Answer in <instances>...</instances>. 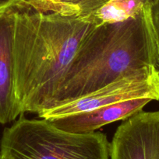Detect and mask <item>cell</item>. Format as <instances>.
I'll use <instances>...</instances> for the list:
<instances>
[{
  "instance_id": "cell-1",
  "label": "cell",
  "mask_w": 159,
  "mask_h": 159,
  "mask_svg": "<svg viewBox=\"0 0 159 159\" xmlns=\"http://www.w3.org/2000/svg\"><path fill=\"white\" fill-rule=\"evenodd\" d=\"M14 79L25 113L49 108L64 75L95 25L87 18L45 12L26 0H16Z\"/></svg>"
},
{
  "instance_id": "cell-2",
  "label": "cell",
  "mask_w": 159,
  "mask_h": 159,
  "mask_svg": "<svg viewBox=\"0 0 159 159\" xmlns=\"http://www.w3.org/2000/svg\"><path fill=\"white\" fill-rule=\"evenodd\" d=\"M156 61L157 43L147 3L133 18L95 26L90 31L61 80L49 108L89 94L127 75L156 68Z\"/></svg>"
},
{
  "instance_id": "cell-3",
  "label": "cell",
  "mask_w": 159,
  "mask_h": 159,
  "mask_svg": "<svg viewBox=\"0 0 159 159\" xmlns=\"http://www.w3.org/2000/svg\"><path fill=\"white\" fill-rule=\"evenodd\" d=\"M0 153L11 159H110V143L101 132L71 133L48 120L21 116L3 131Z\"/></svg>"
},
{
  "instance_id": "cell-4",
  "label": "cell",
  "mask_w": 159,
  "mask_h": 159,
  "mask_svg": "<svg viewBox=\"0 0 159 159\" xmlns=\"http://www.w3.org/2000/svg\"><path fill=\"white\" fill-rule=\"evenodd\" d=\"M135 98L159 101V74L156 68L142 70L120 78L89 94L37 113L45 120L70 116Z\"/></svg>"
},
{
  "instance_id": "cell-5",
  "label": "cell",
  "mask_w": 159,
  "mask_h": 159,
  "mask_svg": "<svg viewBox=\"0 0 159 159\" xmlns=\"http://www.w3.org/2000/svg\"><path fill=\"white\" fill-rule=\"evenodd\" d=\"M110 159H159V110H142L118 126Z\"/></svg>"
},
{
  "instance_id": "cell-6",
  "label": "cell",
  "mask_w": 159,
  "mask_h": 159,
  "mask_svg": "<svg viewBox=\"0 0 159 159\" xmlns=\"http://www.w3.org/2000/svg\"><path fill=\"white\" fill-rule=\"evenodd\" d=\"M16 1V0H15ZM14 2L0 11V124L12 122L22 116L14 79Z\"/></svg>"
},
{
  "instance_id": "cell-7",
  "label": "cell",
  "mask_w": 159,
  "mask_h": 159,
  "mask_svg": "<svg viewBox=\"0 0 159 159\" xmlns=\"http://www.w3.org/2000/svg\"><path fill=\"white\" fill-rule=\"evenodd\" d=\"M153 101L150 98H135L107 105L77 114L49 120L61 130L76 134L94 132L103 126L123 120L142 111L143 107Z\"/></svg>"
},
{
  "instance_id": "cell-8",
  "label": "cell",
  "mask_w": 159,
  "mask_h": 159,
  "mask_svg": "<svg viewBox=\"0 0 159 159\" xmlns=\"http://www.w3.org/2000/svg\"><path fill=\"white\" fill-rule=\"evenodd\" d=\"M33 8L45 12L87 18L109 0H26Z\"/></svg>"
},
{
  "instance_id": "cell-9",
  "label": "cell",
  "mask_w": 159,
  "mask_h": 159,
  "mask_svg": "<svg viewBox=\"0 0 159 159\" xmlns=\"http://www.w3.org/2000/svg\"><path fill=\"white\" fill-rule=\"evenodd\" d=\"M146 5L143 0H109L87 19L95 26L119 23L135 17Z\"/></svg>"
},
{
  "instance_id": "cell-10",
  "label": "cell",
  "mask_w": 159,
  "mask_h": 159,
  "mask_svg": "<svg viewBox=\"0 0 159 159\" xmlns=\"http://www.w3.org/2000/svg\"><path fill=\"white\" fill-rule=\"evenodd\" d=\"M147 4L157 43V61L155 68L159 74V0H149Z\"/></svg>"
},
{
  "instance_id": "cell-11",
  "label": "cell",
  "mask_w": 159,
  "mask_h": 159,
  "mask_svg": "<svg viewBox=\"0 0 159 159\" xmlns=\"http://www.w3.org/2000/svg\"><path fill=\"white\" fill-rule=\"evenodd\" d=\"M14 2H15V0H0V9H3L8 7Z\"/></svg>"
},
{
  "instance_id": "cell-12",
  "label": "cell",
  "mask_w": 159,
  "mask_h": 159,
  "mask_svg": "<svg viewBox=\"0 0 159 159\" xmlns=\"http://www.w3.org/2000/svg\"><path fill=\"white\" fill-rule=\"evenodd\" d=\"M0 159H11V158H9V157H7L6 155H3V154L0 153Z\"/></svg>"
},
{
  "instance_id": "cell-13",
  "label": "cell",
  "mask_w": 159,
  "mask_h": 159,
  "mask_svg": "<svg viewBox=\"0 0 159 159\" xmlns=\"http://www.w3.org/2000/svg\"><path fill=\"white\" fill-rule=\"evenodd\" d=\"M143 2H145V3H147V2H149V0H143Z\"/></svg>"
},
{
  "instance_id": "cell-14",
  "label": "cell",
  "mask_w": 159,
  "mask_h": 159,
  "mask_svg": "<svg viewBox=\"0 0 159 159\" xmlns=\"http://www.w3.org/2000/svg\"><path fill=\"white\" fill-rule=\"evenodd\" d=\"M2 10V9H0V11H1Z\"/></svg>"
}]
</instances>
